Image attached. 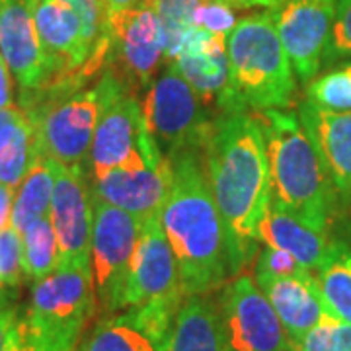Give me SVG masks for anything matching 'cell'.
<instances>
[{
	"label": "cell",
	"mask_w": 351,
	"mask_h": 351,
	"mask_svg": "<svg viewBox=\"0 0 351 351\" xmlns=\"http://www.w3.org/2000/svg\"><path fill=\"white\" fill-rule=\"evenodd\" d=\"M203 162L225 225L232 276H242L258 252V226L271 203L269 162L254 112H223L203 145Z\"/></svg>",
	"instance_id": "6da1fadb"
},
{
	"label": "cell",
	"mask_w": 351,
	"mask_h": 351,
	"mask_svg": "<svg viewBox=\"0 0 351 351\" xmlns=\"http://www.w3.org/2000/svg\"><path fill=\"white\" fill-rule=\"evenodd\" d=\"M168 160L172 186L160 213L164 234L174 252L184 295H207L232 277L225 225L205 174L203 151L188 149Z\"/></svg>",
	"instance_id": "7a4b0ae2"
},
{
	"label": "cell",
	"mask_w": 351,
	"mask_h": 351,
	"mask_svg": "<svg viewBox=\"0 0 351 351\" xmlns=\"http://www.w3.org/2000/svg\"><path fill=\"white\" fill-rule=\"evenodd\" d=\"M263 131L271 203L311 225L328 230L336 203V188L299 113L291 110L256 112Z\"/></svg>",
	"instance_id": "3957f363"
},
{
	"label": "cell",
	"mask_w": 351,
	"mask_h": 351,
	"mask_svg": "<svg viewBox=\"0 0 351 351\" xmlns=\"http://www.w3.org/2000/svg\"><path fill=\"white\" fill-rule=\"evenodd\" d=\"M228 100L223 112L287 110L295 100V71L276 27L274 10L242 18L226 36Z\"/></svg>",
	"instance_id": "277c9868"
},
{
	"label": "cell",
	"mask_w": 351,
	"mask_h": 351,
	"mask_svg": "<svg viewBox=\"0 0 351 351\" xmlns=\"http://www.w3.org/2000/svg\"><path fill=\"white\" fill-rule=\"evenodd\" d=\"M98 308L90 265H59L34 283L24 318L27 351H78Z\"/></svg>",
	"instance_id": "5b68a950"
},
{
	"label": "cell",
	"mask_w": 351,
	"mask_h": 351,
	"mask_svg": "<svg viewBox=\"0 0 351 351\" xmlns=\"http://www.w3.org/2000/svg\"><path fill=\"white\" fill-rule=\"evenodd\" d=\"M101 112L90 147V176L112 170H141L164 158L149 137L135 90L113 69L101 75Z\"/></svg>",
	"instance_id": "8992f818"
},
{
	"label": "cell",
	"mask_w": 351,
	"mask_h": 351,
	"mask_svg": "<svg viewBox=\"0 0 351 351\" xmlns=\"http://www.w3.org/2000/svg\"><path fill=\"white\" fill-rule=\"evenodd\" d=\"M141 112L149 137L166 158L188 149L203 151L213 119L205 115L203 100L174 63H164L141 101Z\"/></svg>",
	"instance_id": "52a82bcc"
},
{
	"label": "cell",
	"mask_w": 351,
	"mask_h": 351,
	"mask_svg": "<svg viewBox=\"0 0 351 351\" xmlns=\"http://www.w3.org/2000/svg\"><path fill=\"white\" fill-rule=\"evenodd\" d=\"M90 269L101 316L125 311V291L143 221L92 195Z\"/></svg>",
	"instance_id": "ba28073f"
},
{
	"label": "cell",
	"mask_w": 351,
	"mask_h": 351,
	"mask_svg": "<svg viewBox=\"0 0 351 351\" xmlns=\"http://www.w3.org/2000/svg\"><path fill=\"white\" fill-rule=\"evenodd\" d=\"M223 351H293L271 302L250 276H237L217 299Z\"/></svg>",
	"instance_id": "9c48e42d"
},
{
	"label": "cell",
	"mask_w": 351,
	"mask_h": 351,
	"mask_svg": "<svg viewBox=\"0 0 351 351\" xmlns=\"http://www.w3.org/2000/svg\"><path fill=\"white\" fill-rule=\"evenodd\" d=\"M101 90H75L63 100L27 113L36 125L38 145L43 154L61 166H84L101 112Z\"/></svg>",
	"instance_id": "30bf717a"
},
{
	"label": "cell",
	"mask_w": 351,
	"mask_h": 351,
	"mask_svg": "<svg viewBox=\"0 0 351 351\" xmlns=\"http://www.w3.org/2000/svg\"><path fill=\"white\" fill-rule=\"evenodd\" d=\"M184 301L174 252L164 234L160 215H152L141 226L127 281L125 308L156 306L178 313Z\"/></svg>",
	"instance_id": "8fae6325"
},
{
	"label": "cell",
	"mask_w": 351,
	"mask_h": 351,
	"mask_svg": "<svg viewBox=\"0 0 351 351\" xmlns=\"http://www.w3.org/2000/svg\"><path fill=\"white\" fill-rule=\"evenodd\" d=\"M113 71L133 90L151 86L166 55V29L156 14L135 6L108 16Z\"/></svg>",
	"instance_id": "7c38bea8"
},
{
	"label": "cell",
	"mask_w": 351,
	"mask_h": 351,
	"mask_svg": "<svg viewBox=\"0 0 351 351\" xmlns=\"http://www.w3.org/2000/svg\"><path fill=\"white\" fill-rule=\"evenodd\" d=\"M0 55L20 88L22 110L29 112L41 92L55 82L29 0H0Z\"/></svg>",
	"instance_id": "4fadbf2b"
},
{
	"label": "cell",
	"mask_w": 351,
	"mask_h": 351,
	"mask_svg": "<svg viewBox=\"0 0 351 351\" xmlns=\"http://www.w3.org/2000/svg\"><path fill=\"white\" fill-rule=\"evenodd\" d=\"M338 0H285L271 8L276 27L295 75L311 82L326 57Z\"/></svg>",
	"instance_id": "5bb4252c"
},
{
	"label": "cell",
	"mask_w": 351,
	"mask_h": 351,
	"mask_svg": "<svg viewBox=\"0 0 351 351\" xmlns=\"http://www.w3.org/2000/svg\"><path fill=\"white\" fill-rule=\"evenodd\" d=\"M49 219L59 244V265H90L94 201L84 166H55Z\"/></svg>",
	"instance_id": "9a60e30c"
},
{
	"label": "cell",
	"mask_w": 351,
	"mask_h": 351,
	"mask_svg": "<svg viewBox=\"0 0 351 351\" xmlns=\"http://www.w3.org/2000/svg\"><path fill=\"white\" fill-rule=\"evenodd\" d=\"M176 314L156 306H131L100 316L80 351H164Z\"/></svg>",
	"instance_id": "2e32d148"
},
{
	"label": "cell",
	"mask_w": 351,
	"mask_h": 351,
	"mask_svg": "<svg viewBox=\"0 0 351 351\" xmlns=\"http://www.w3.org/2000/svg\"><path fill=\"white\" fill-rule=\"evenodd\" d=\"M39 41L47 53L55 82L80 71L94 55L82 16L66 0H29Z\"/></svg>",
	"instance_id": "e0dca14e"
},
{
	"label": "cell",
	"mask_w": 351,
	"mask_h": 351,
	"mask_svg": "<svg viewBox=\"0 0 351 351\" xmlns=\"http://www.w3.org/2000/svg\"><path fill=\"white\" fill-rule=\"evenodd\" d=\"M172 186V164L164 156L141 170H112L92 178V195L145 221L160 215Z\"/></svg>",
	"instance_id": "ac0fdd59"
},
{
	"label": "cell",
	"mask_w": 351,
	"mask_h": 351,
	"mask_svg": "<svg viewBox=\"0 0 351 351\" xmlns=\"http://www.w3.org/2000/svg\"><path fill=\"white\" fill-rule=\"evenodd\" d=\"M182 76L197 92L203 104L217 101L221 112L228 100V55L226 38L191 25L174 61Z\"/></svg>",
	"instance_id": "d6986e66"
},
{
	"label": "cell",
	"mask_w": 351,
	"mask_h": 351,
	"mask_svg": "<svg viewBox=\"0 0 351 351\" xmlns=\"http://www.w3.org/2000/svg\"><path fill=\"white\" fill-rule=\"evenodd\" d=\"M299 119L339 193H351V112H330L301 101Z\"/></svg>",
	"instance_id": "ffe728a7"
},
{
	"label": "cell",
	"mask_w": 351,
	"mask_h": 351,
	"mask_svg": "<svg viewBox=\"0 0 351 351\" xmlns=\"http://www.w3.org/2000/svg\"><path fill=\"white\" fill-rule=\"evenodd\" d=\"M256 285L262 289L267 301L271 302L293 346L308 330L320 324L326 316H332L328 313L326 302L320 295L314 274L265 279Z\"/></svg>",
	"instance_id": "44dd1931"
},
{
	"label": "cell",
	"mask_w": 351,
	"mask_h": 351,
	"mask_svg": "<svg viewBox=\"0 0 351 351\" xmlns=\"http://www.w3.org/2000/svg\"><path fill=\"white\" fill-rule=\"evenodd\" d=\"M258 242L287 252L311 274L322 265L332 246L326 230L274 203H269V209L258 226Z\"/></svg>",
	"instance_id": "7402d4cb"
},
{
	"label": "cell",
	"mask_w": 351,
	"mask_h": 351,
	"mask_svg": "<svg viewBox=\"0 0 351 351\" xmlns=\"http://www.w3.org/2000/svg\"><path fill=\"white\" fill-rule=\"evenodd\" d=\"M164 351H223L219 304L211 293L186 297Z\"/></svg>",
	"instance_id": "603a6c76"
},
{
	"label": "cell",
	"mask_w": 351,
	"mask_h": 351,
	"mask_svg": "<svg viewBox=\"0 0 351 351\" xmlns=\"http://www.w3.org/2000/svg\"><path fill=\"white\" fill-rule=\"evenodd\" d=\"M55 166L47 154H43L38 145L36 156L29 164L24 180L16 188L12 209V226L22 234L27 226L41 217L49 215L51 197L55 188Z\"/></svg>",
	"instance_id": "cb8c5ba5"
},
{
	"label": "cell",
	"mask_w": 351,
	"mask_h": 351,
	"mask_svg": "<svg viewBox=\"0 0 351 351\" xmlns=\"http://www.w3.org/2000/svg\"><path fill=\"white\" fill-rule=\"evenodd\" d=\"M328 313L351 324V248L332 242L322 265L314 271Z\"/></svg>",
	"instance_id": "d4e9b609"
},
{
	"label": "cell",
	"mask_w": 351,
	"mask_h": 351,
	"mask_svg": "<svg viewBox=\"0 0 351 351\" xmlns=\"http://www.w3.org/2000/svg\"><path fill=\"white\" fill-rule=\"evenodd\" d=\"M24 277L38 283L59 267V244L49 215L34 221L22 232Z\"/></svg>",
	"instance_id": "484cf974"
},
{
	"label": "cell",
	"mask_w": 351,
	"mask_h": 351,
	"mask_svg": "<svg viewBox=\"0 0 351 351\" xmlns=\"http://www.w3.org/2000/svg\"><path fill=\"white\" fill-rule=\"evenodd\" d=\"M38 151V135L32 117L27 115L0 147V184L16 189Z\"/></svg>",
	"instance_id": "4316f807"
},
{
	"label": "cell",
	"mask_w": 351,
	"mask_h": 351,
	"mask_svg": "<svg viewBox=\"0 0 351 351\" xmlns=\"http://www.w3.org/2000/svg\"><path fill=\"white\" fill-rule=\"evenodd\" d=\"M199 4L201 0H141L138 6L149 8L162 20L166 29V63L178 57L184 38L193 25V14Z\"/></svg>",
	"instance_id": "83f0119b"
},
{
	"label": "cell",
	"mask_w": 351,
	"mask_h": 351,
	"mask_svg": "<svg viewBox=\"0 0 351 351\" xmlns=\"http://www.w3.org/2000/svg\"><path fill=\"white\" fill-rule=\"evenodd\" d=\"M306 101L330 112H351V64L313 78L306 86Z\"/></svg>",
	"instance_id": "f1b7e54d"
},
{
	"label": "cell",
	"mask_w": 351,
	"mask_h": 351,
	"mask_svg": "<svg viewBox=\"0 0 351 351\" xmlns=\"http://www.w3.org/2000/svg\"><path fill=\"white\" fill-rule=\"evenodd\" d=\"M293 351H351V324L326 316L293 346Z\"/></svg>",
	"instance_id": "f546056e"
},
{
	"label": "cell",
	"mask_w": 351,
	"mask_h": 351,
	"mask_svg": "<svg viewBox=\"0 0 351 351\" xmlns=\"http://www.w3.org/2000/svg\"><path fill=\"white\" fill-rule=\"evenodd\" d=\"M22 279V234L10 225L0 230V289L18 287Z\"/></svg>",
	"instance_id": "4dcf8cb0"
},
{
	"label": "cell",
	"mask_w": 351,
	"mask_h": 351,
	"mask_svg": "<svg viewBox=\"0 0 351 351\" xmlns=\"http://www.w3.org/2000/svg\"><path fill=\"white\" fill-rule=\"evenodd\" d=\"M75 6V10L82 16L86 29L88 43L96 53H108L110 49V34H108V10L104 0H66Z\"/></svg>",
	"instance_id": "1f68e13d"
},
{
	"label": "cell",
	"mask_w": 351,
	"mask_h": 351,
	"mask_svg": "<svg viewBox=\"0 0 351 351\" xmlns=\"http://www.w3.org/2000/svg\"><path fill=\"white\" fill-rule=\"evenodd\" d=\"M311 274L308 269H304L301 263L297 262L291 254L277 248L265 246V250L258 254V262H256V276L254 281L260 283L265 279H279V277H299Z\"/></svg>",
	"instance_id": "d6a6232c"
},
{
	"label": "cell",
	"mask_w": 351,
	"mask_h": 351,
	"mask_svg": "<svg viewBox=\"0 0 351 351\" xmlns=\"http://www.w3.org/2000/svg\"><path fill=\"white\" fill-rule=\"evenodd\" d=\"M237 22L239 20L234 16V8L223 0H201V4L193 14V25L223 38L232 32Z\"/></svg>",
	"instance_id": "836d02e7"
},
{
	"label": "cell",
	"mask_w": 351,
	"mask_h": 351,
	"mask_svg": "<svg viewBox=\"0 0 351 351\" xmlns=\"http://www.w3.org/2000/svg\"><path fill=\"white\" fill-rule=\"evenodd\" d=\"M341 57H351V0H338L336 4V20L326 51L330 61Z\"/></svg>",
	"instance_id": "e575fe53"
},
{
	"label": "cell",
	"mask_w": 351,
	"mask_h": 351,
	"mask_svg": "<svg viewBox=\"0 0 351 351\" xmlns=\"http://www.w3.org/2000/svg\"><path fill=\"white\" fill-rule=\"evenodd\" d=\"M20 322L22 320L18 318V311H16L14 302L2 289L0 291V351H6Z\"/></svg>",
	"instance_id": "d590c367"
},
{
	"label": "cell",
	"mask_w": 351,
	"mask_h": 351,
	"mask_svg": "<svg viewBox=\"0 0 351 351\" xmlns=\"http://www.w3.org/2000/svg\"><path fill=\"white\" fill-rule=\"evenodd\" d=\"M25 117H27V113L22 108H16V106L0 110V147L4 145V141L12 135L14 129L20 125Z\"/></svg>",
	"instance_id": "8d00e7d4"
},
{
	"label": "cell",
	"mask_w": 351,
	"mask_h": 351,
	"mask_svg": "<svg viewBox=\"0 0 351 351\" xmlns=\"http://www.w3.org/2000/svg\"><path fill=\"white\" fill-rule=\"evenodd\" d=\"M14 106V80L12 73L4 57L0 55V110Z\"/></svg>",
	"instance_id": "74e56055"
},
{
	"label": "cell",
	"mask_w": 351,
	"mask_h": 351,
	"mask_svg": "<svg viewBox=\"0 0 351 351\" xmlns=\"http://www.w3.org/2000/svg\"><path fill=\"white\" fill-rule=\"evenodd\" d=\"M16 189L0 184V230L12 225V209Z\"/></svg>",
	"instance_id": "f35d334b"
},
{
	"label": "cell",
	"mask_w": 351,
	"mask_h": 351,
	"mask_svg": "<svg viewBox=\"0 0 351 351\" xmlns=\"http://www.w3.org/2000/svg\"><path fill=\"white\" fill-rule=\"evenodd\" d=\"M223 2L230 4L232 8H256V6H260V8L271 10V8L281 6L285 0H223Z\"/></svg>",
	"instance_id": "ab89813d"
},
{
	"label": "cell",
	"mask_w": 351,
	"mask_h": 351,
	"mask_svg": "<svg viewBox=\"0 0 351 351\" xmlns=\"http://www.w3.org/2000/svg\"><path fill=\"white\" fill-rule=\"evenodd\" d=\"M141 4V0H104V6L108 10V16L115 12H121V10H129V8H135Z\"/></svg>",
	"instance_id": "60d3db41"
},
{
	"label": "cell",
	"mask_w": 351,
	"mask_h": 351,
	"mask_svg": "<svg viewBox=\"0 0 351 351\" xmlns=\"http://www.w3.org/2000/svg\"><path fill=\"white\" fill-rule=\"evenodd\" d=\"M6 351H27V348H25V336H24V320L20 322V326L16 328V332H14V336L12 339H10V343H8Z\"/></svg>",
	"instance_id": "b9f144b4"
},
{
	"label": "cell",
	"mask_w": 351,
	"mask_h": 351,
	"mask_svg": "<svg viewBox=\"0 0 351 351\" xmlns=\"http://www.w3.org/2000/svg\"><path fill=\"white\" fill-rule=\"evenodd\" d=\"M0 291H2V289H0Z\"/></svg>",
	"instance_id": "7bdbcfd3"
}]
</instances>
